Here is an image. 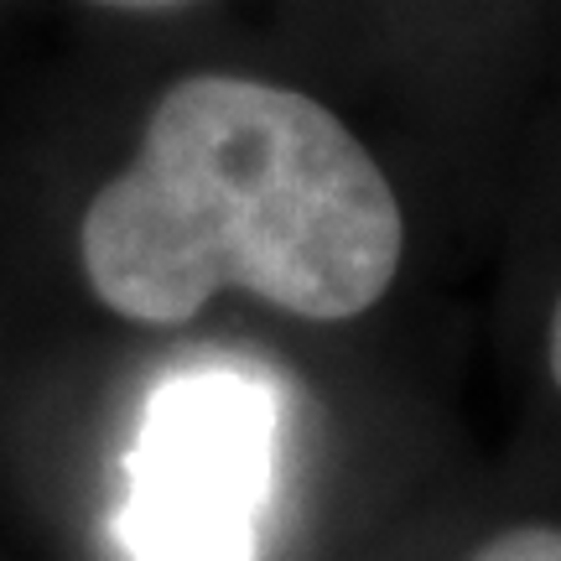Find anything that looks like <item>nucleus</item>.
I'll return each mask as SVG.
<instances>
[{"label":"nucleus","instance_id":"3","mask_svg":"<svg viewBox=\"0 0 561 561\" xmlns=\"http://www.w3.org/2000/svg\"><path fill=\"white\" fill-rule=\"evenodd\" d=\"M473 561H561V530L557 525H515L483 541Z\"/></svg>","mask_w":561,"mask_h":561},{"label":"nucleus","instance_id":"2","mask_svg":"<svg viewBox=\"0 0 561 561\" xmlns=\"http://www.w3.org/2000/svg\"><path fill=\"white\" fill-rule=\"evenodd\" d=\"M276 385L250 364H187L151 390L115 515L130 561H255L276 479Z\"/></svg>","mask_w":561,"mask_h":561},{"label":"nucleus","instance_id":"4","mask_svg":"<svg viewBox=\"0 0 561 561\" xmlns=\"http://www.w3.org/2000/svg\"><path fill=\"white\" fill-rule=\"evenodd\" d=\"M94 5H104V11H178L187 0H94Z\"/></svg>","mask_w":561,"mask_h":561},{"label":"nucleus","instance_id":"5","mask_svg":"<svg viewBox=\"0 0 561 561\" xmlns=\"http://www.w3.org/2000/svg\"><path fill=\"white\" fill-rule=\"evenodd\" d=\"M551 380L561 390V301H557V312H551Z\"/></svg>","mask_w":561,"mask_h":561},{"label":"nucleus","instance_id":"1","mask_svg":"<svg viewBox=\"0 0 561 561\" xmlns=\"http://www.w3.org/2000/svg\"><path fill=\"white\" fill-rule=\"evenodd\" d=\"M401 250L396 187L354 130L297 89L234 73L172 83L79 224L94 297L146 328L198 318L224 286L307 322L359 318Z\"/></svg>","mask_w":561,"mask_h":561}]
</instances>
